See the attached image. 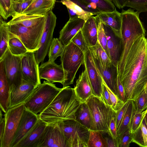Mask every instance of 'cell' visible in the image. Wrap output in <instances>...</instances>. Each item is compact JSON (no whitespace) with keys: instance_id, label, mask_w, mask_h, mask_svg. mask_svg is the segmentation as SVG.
<instances>
[{"instance_id":"obj_1","label":"cell","mask_w":147,"mask_h":147,"mask_svg":"<svg viewBox=\"0 0 147 147\" xmlns=\"http://www.w3.org/2000/svg\"><path fill=\"white\" fill-rule=\"evenodd\" d=\"M117 67L126 100L136 102L147 84V40L145 35L134 36L126 43Z\"/></svg>"},{"instance_id":"obj_2","label":"cell","mask_w":147,"mask_h":147,"mask_svg":"<svg viewBox=\"0 0 147 147\" xmlns=\"http://www.w3.org/2000/svg\"><path fill=\"white\" fill-rule=\"evenodd\" d=\"M82 103L74 88L63 87L48 107L39 114V118L48 124L75 119V113Z\"/></svg>"},{"instance_id":"obj_3","label":"cell","mask_w":147,"mask_h":147,"mask_svg":"<svg viewBox=\"0 0 147 147\" xmlns=\"http://www.w3.org/2000/svg\"><path fill=\"white\" fill-rule=\"evenodd\" d=\"M62 89L53 83L44 81L35 88L24 103L25 108L35 114H40L48 107Z\"/></svg>"},{"instance_id":"obj_4","label":"cell","mask_w":147,"mask_h":147,"mask_svg":"<svg viewBox=\"0 0 147 147\" xmlns=\"http://www.w3.org/2000/svg\"><path fill=\"white\" fill-rule=\"evenodd\" d=\"M90 111L91 124L90 130L108 132L111 119L116 112L100 98L92 95L86 102Z\"/></svg>"},{"instance_id":"obj_5","label":"cell","mask_w":147,"mask_h":147,"mask_svg":"<svg viewBox=\"0 0 147 147\" xmlns=\"http://www.w3.org/2000/svg\"><path fill=\"white\" fill-rule=\"evenodd\" d=\"M61 65L66 74L63 87L73 84L76 73L82 65H84V53L76 45L70 41L65 46L61 57Z\"/></svg>"},{"instance_id":"obj_6","label":"cell","mask_w":147,"mask_h":147,"mask_svg":"<svg viewBox=\"0 0 147 147\" xmlns=\"http://www.w3.org/2000/svg\"><path fill=\"white\" fill-rule=\"evenodd\" d=\"M45 21L46 19L37 26L32 27L8 22L10 36L18 37L28 51L34 52L40 47Z\"/></svg>"},{"instance_id":"obj_7","label":"cell","mask_w":147,"mask_h":147,"mask_svg":"<svg viewBox=\"0 0 147 147\" xmlns=\"http://www.w3.org/2000/svg\"><path fill=\"white\" fill-rule=\"evenodd\" d=\"M63 134L68 147H88L90 130L74 119L57 123Z\"/></svg>"},{"instance_id":"obj_8","label":"cell","mask_w":147,"mask_h":147,"mask_svg":"<svg viewBox=\"0 0 147 147\" xmlns=\"http://www.w3.org/2000/svg\"><path fill=\"white\" fill-rule=\"evenodd\" d=\"M120 30L122 49L126 44L132 38L145 34V30L139 17L140 13L134 10L129 9H122Z\"/></svg>"},{"instance_id":"obj_9","label":"cell","mask_w":147,"mask_h":147,"mask_svg":"<svg viewBox=\"0 0 147 147\" xmlns=\"http://www.w3.org/2000/svg\"><path fill=\"white\" fill-rule=\"evenodd\" d=\"M22 56L13 54L8 47L3 57L0 60L3 62L10 91L19 86L23 80L21 63Z\"/></svg>"},{"instance_id":"obj_10","label":"cell","mask_w":147,"mask_h":147,"mask_svg":"<svg viewBox=\"0 0 147 147\" xmlns=\"http://www.w3.org/2000/svg\"><path fill=\"white\" fill-rule=\"evenodd\" d=\"M24 109V103L9 108L4 114L5 127L0 147H10Z\"/></svg>"},{"instance_id":"obj_11","label":"cell","mask_w":147,"mask_h":147,"mask_svg":"<svg viewBox=\"0 0 147 147\" xmlns=\"http://www.w3.org/2000/svg\"><path fill=\"white\" fill-rule=\"evenodd\" d=\"M45 16V23L40 41V47L34 52L36 59L38 64L44 60L48 52L53 39V33L56 24L57 17L52 10L49 11Z\"/></svg>"},{"instance_id":"obj_12","label":"cell","mask_w":147,"mask_h":147,"mask_svg":"<svg viewBox=\"0 0 147 147\" xmlns=\"http://www.w3.org/2000/svg\"><path fill=\"white\" fill-rule=\"evenodd\" d=\"M21 63L23 79L36 87L40 84L39 64L36 59L34 52L28 51L22 55Z\"/></svg>"},{"instance_id":"obj_13","label":"cell","mask_w":147,"mask_h":147,"mask_svg":"<svg viewBox=\"0 0 147 147\" xmlns=\"http://www.w3.org/2000/svg\"><path fill=\"white\" fill-rule=\"evenodd\" d=\"M68 147L67 142L57 123L48 124L38 147Z\"/></svg>"},{"instance_id":"obj_14","label":"cell","mask_w":147,"mask_h":147,"mask_svg":"<svg viewBox=\"0 0 147 147\" xmlns=\"http://www.w3.org/2000/svg\"><path fill=\"white\" fill-rule=\"evenodd\" d=\"M102 24L107 38L108 56L112 63L117 66L122 51L120 30H116L106 24Z\"/></svg>"},{"instance_id":"obj_15","label":"cell","mask_w":147,"mask_h":147,"mask_svg":"<svg viewBox=\"0 0 147 147\" xmlns=\"http://www.w3.org/2000/svg\"><path fill=\"white\" fill-rule=\"evenodd\" d=\"M84 55L85 69L92 88L93 94L100 98L103 90V80L96 68L89 49L84 53Z\"/></svg>"},{"instance_id":"obj_16","label":"cell","mask_w":147,"mask_h":147,"mask_svg":"<svg viewBox=\"0 0 147 147\" xmlns=\"http://www.w3.org/2000/svg\"><path fill=\"white\" fill-rule=\"evenodd\" d=\"M40 79L52 82H58L63 85L66 80V74L61 65L55 61H48L41 64L39 67Z\"/></svg>"},{"instance_id":"obj_17","label":"cell","mask_w":147,"mask_h":147,"mask_svg":"<svg viewBox=\"0 0 147 147\" xmlns=\"http://www.w3.org/2000/svg\"><path fill=\"white\" fill-rule=\"evenodd\" d=\"M40 119L39 114H35L24 108L10 147H15Z\"/></svg>"},{"instance_id":"obj_18","label":"cell","mask_w":147,"mask_h":147,"mask_svg":"<svg viewBox=\"0 0 147 147\" xmlns=\"http://www.w3.org/2000/svg\"><path fill=\"white\" fill-rule=\"evenodd\" d=\"M92 56L96 68L103 82L117 96L118 76L117 66L112 63L109 66L103 67L98 59L92 55Z\"/></svg>"},{"instance_id":"obj_19","label":"cell","mask_w":147,"mask_h":147,"mask_svg":"<svg viewBox=\"0 0 147 147\" xmlns=\"http://www.w3.org/2000/svg\"><path fill=\"white\" fill-rule=\"evenodd\" d=\"M60 2L67 8L73 10L80 18L85 21L90 16L100 13L94 6L81 0H61Z\"/></svg>"},{"instance_id":"obj_20","label":"cell","mask_w":147,"mask_h":147,"mask_svg":"<svg viewBox=\"0 0 147 147\" xmlns=\"http://www.w3.org/2000/svg\"><path fill=\"white\" fill-rule=\"evenodd\" d=\"M47 125L40 119L15 147H38L41 137Z\"/></svg>"},{"instance_id":"obj_21","label":"cell","mask_w":147,"mask_h":147,"mask_svg":"<svg viewBox=\"0 0 147 147\" xmlns=\"http://www.w3.org/2000/svg\"><path fill=\"white\" fill-rule=\"evenodd\" d=\"M36 87L23 79L20 84L10 91L9 108L24 103Z\"/></svg>"},{"instance_id":"obj_22","label":"cell","mask_w":147,"mask_h":147,"mask_svg":"<svg viewBox=\"0 0 147 147\" xmlns=\"http://www.w3.org/2000/svg\"><path fill=\"white\" fill-rule=\"evenodd\" d=\"M80 18L69 19L59 32L58 38L63 45H67L73 38L82 28L85 22Z\"/></svg>"},{"instance_id":"obj_23","label":"cell","mask_w":147,"mask_h":147,"mask_svg":"<svg viewBox=\"0 0 147 147\" xmlns=\"http://www.w3.org/2000/svg\"><path fill=\"white\" fill-rule=\"evenodd\" d=\"M10 88L4 69L3 63L0 61V107L6 113L10 107Z\"/></svg>"},{"instance_id":"obj_24","label":"cell","mask_w":147,"mask_h":147,"mask_svg":"<svg viewBox=\"0 0 147 147\" xmlns=\"http://www.w3.org/2000/svg\"><path fill=\"white\" fill-rule=\"evenodd\" d=\"M74 89L76 96L82 102H85L93 95L92 88L85 69L79 76Z\"/></svg>"},{"instance_id":"obj_25","label":"cell","mask_w":147,"mask_h":147,"mask_svg":"<svg viewBox=\"0 0 147 147\" xmlns=\"http://www.w3.org/2000/svg\"><path fill=\"white\" fill-rule=\"evenodd\" d=\"M88 47L95 45L98 42L97 27L95 16H90L86 21L81 29Z\"/></svg>"},{"instance_id":"obj_26","label":"cell","mask_w":147,"mask_h":147,"mask_svg":"<svg viewBox=\"0 0 147 147\" xmlns=\"http://www.w3.org/2000/svg\"><path fill=\"white\" fill-rule=\"evenodd\" d=\"M56 0H33L22 14L45 16L54 7Z\"/></svg>"},{"instance_id":"obj_27","label":"cell","mask_w":147,"mask_h":147,"mask_svg":"<svg viewBox=\"0 0 147 147\" xmlns=\"http://www.w3.org/2000/svg\"><path fill=\"white\" fill-rule=\"evenodd\" d=\"M96 16L102 23L116 30H120L122 22L121 13L117 10L116 7L113 11L101 13Z\"/></svg>"},{"instance_id":"obj_28","label":"cell","mask_w":147,"mask_h":147,"mask_svg":"<svg viewBox=\"0 0 147 147\" xmlns=\"http://www.w3.org/2000/svg\"><path fill=\"white\" fill-rule=\"evenodd\" d=\"M46 16L22 14L12 17L8 22L18 24L27 27L36 26L45 20Z\"/></svg>"},{"instance_id":"obj_29","label":"cell","mask_w":147,"mask_h":147,"mask_svg":"<svg viewBox=\"0 0 147 147\" xmlns=\"http://www.w3.org/2000/svg\"><path fill=\"white\" fill-rule=\"evenodd\" d=\"M136 111L135 102L132 100H129L121 123L117 131V137L130 129L132 120Z\"/></svg>"},{"instance_id":"obj_30","label":"cell","mask_w":147,"mask_h":147,"mask_svg":"<svg viewBox=\"0 0 147 147\" xmlns=\"http://www.w3.org/2000/svg\"><path fill=\"white\" fill-rule=\"evenodd\" d=\"M75 119L89 130L91 124V117L86 102H82L76 111Z\"/></svg>"},{"instance_id":"obj_31","label":"cell","mask_w":147,"mask_h":147,"mask_svg":"<svg viewBox=\"0 0 147 147\" xmlns=\"http://www.w3.org/2000/svg\"><path fill=\"white\" fill-rule=\"evenodd\" d=\"M0 60L3 57L8 47L10 32L8 25L2 17L0 18Z\"/></svg>"},{"instance_id":"obj_32","label":"cell","mask_w":147,"mask_h":147,"mask_svg":"<svg viewBox=\"0 0 147 147\" xmlns=\"http://www.w3.org/2000/svg\"><path fill=\"white\" fill-rule=\"evenodd\" d=\"M132 142L141 147H147V127L144 117L139 127L132 133Z\"/></svg>"},{"instance_id":"obj_33","label":"cell","mask_w":147,"mask_h":147,"mask_svg":"<svg viewBox=\"0 0 147 147\" xmlns=\"http://www.w3.org/2000/svg\"><path fill=\"white\" fill-rule=\"evenodd\" d=\"M88 48L92 55L98 59L103 67L109 66L112 64L107 53L98 42L95 45Z\"/></svg>"},{"instance_id":"obj_34","label":"cell","mask_w":147,"mask_h":147,"mask_svg":"<svg viewBox=\"0 0 147 147\" xmlns=\"http://www.w3.org/2000/svg\"><path fill=\"white\" fill-rule=\"evenodd\" d=\"M65 46L62 44L58 38H53L48 51V61H55L58 57H61L64 51Z\"/></svg>"},{"instance_id":"obj_35","label":"cell","mask_w":147,"mask_h":147,"mask_svg":"<svg viewBox=\"0 0 147 147\" xmlns=\"http://www.w3.org/2000/svg\"><path fill=\"white\" fill-rule=\"evenodd\" d=\"M9 48L11 53L15 55H22L28 51L20 38L15 36H10Z\"/></svg>"},{"instance_id":"obj_36","label":"cell","mask_w":147,"mask_h":147,"mask_svg":"<svg viewBox=\"0 0 147 147\" xmlns=\"http://www.w3.org/2000/svg\"><path fill=\"white\" fill-rule=\"evenodd\" d=\"M87 146L107 147V145L105 139L101 132L90 130Z\"/></svg>"},{"instance_id":"obj_37","label":"cell","mask_w":147,"mask_h":147,"mask_svg":"<svg viewBox=\"0 0 147 147\" xmlns=\"http://www.w3.org/2000/svg\"><path fill=\"white\" fill-rule=\"evenodd\" d=\"M95 7L101 13L113 11L115 6L111 0H81Z\"/></svg>"},{"instance_id":"obj_38","label":"cell","mask_w":147,"mask_h":147,"mask_svg":"<svg viewBox=\"0 0 147 147\" xmlns=\"http://www.w3.org/2000/svg\"><path fill=\"white\" fill-rule=\"evenodd\" d=\"M12 0H0V15L4 20L15 16Z\"/></svg>"},{"instance_id":"obj_39","label":"cell","mask_w":147,"mask_h":147,"mask_svg":"<svg viewBox=\"0 0 147 147\" xmlns=\"http://www.w3.org/2000/svg\"><path fill=\"white\" fill-rule=\"evenodd\" d=\"M97 27L98 42L100 45L108 56L107 36L102 23L96 16H95Z\"/></svg>"},{"instance_id":"obj_40","label":"cell","mask_w":147,"mask_h":147,"mask_svg":"<svg viewBox=\"0 0 147 147\" xmlns=\"http://www.w3.org/2000/svg\"><path fill=\"white\" fill-rule=\"evenodd\" d=\"M125 7H131L140 13L147 11V0H127Z\"/></svg>"},{"instance_id":"obj_41","label":"cell","mask_w":147,"mask_h":147,"mask_svg":"<svg viewBox=\"0 0 147 147\" xmlns=\"http://www.w3.org/2000/svg\"><path fill=\"white\" fill-rule=\"evenodd\" d=\"M71 41L78 47L84 53L89 49L81 29L73 38Z\"/></svg>"},{"instance_id":"obj_42","label":"cell","mask_w":147,"mask_h":147,"mask_svg":"<svg viewBox=\"0 0 147 147\" xmlns=\"http://www.w3.org/2000/svg\"><path fill=\"white\" fill-rule=\"evenodd\" d=\"M117 147H128L132 142V134L130 129L117 137Z\"/></svg>"},{"instance_id":"obj_43","label":"cell","mask_w":147,"mask_h":147,"mask_svg":"<svg viewBox=\"0 0 147 147\" xmlns=\"http://www.w3.org/2000/svg\"><path fill=\"white\" fill-rule=\"evenodd\" d=\"M136 113L142 112L147 109V94L145 89L135 102Z\"/></svg>"},{"instance_id":"obj_44","label":"cell","mask_w":147,"mask_h":147,"mask_svg":"<svg viewBox=\"0 0 147 147\" xmlns=\"http://www.w3.org/2000/svg\"><path fill=\"white\" fill-rule=\"evenodd\" d=\"M147 112V109L143 111L138 113H136L132 118L130 130L132 133L138 128L141 123Z\"/></svg>"},{"instance_id":"obj_45","label":"cell","mask_w":147,"mask_h":147,"mask_svg":"<svg viewBox=\"0 0 147 147\" xmlns=\"http://www.w3.org/2000/svg\"><path fill=\"white\" fill-rule=\"evenodd\" d=\"M106 86L112 104V108L115 111L117 112L122 107L125 102L120 100L116 95Z\"/></svg>"},{"instance_id":"obj_46","label":"cell","mask_w":147,"mask_h":147,"mask_svg":"<svg viewBox=\"0 0 147 147\" xmlns=\"http://www.w3.org/2000/svg\"><path fill=\"white\" fill-rule=\"evenodd\" d=\"M33 1L31 0L21 2H13V8L15 13L14 16L22 14Z\"/></svg>"},{"instance_id":"obj_47","label":"cell","mask_w":147,"mask_h":147,"mask_svg":"<svg viewBox=\"0 0 147 147\" xmlns=\"http://www.w3.org/2000/svg\"><path fill=\"white\" fill-rule=\"evenodd\" d=\"M129 100H127L122 107L116 112L115 120L117 131L121 125L128 104Z\"/></svg>"},{"instance_id":"obj_48","label":"cell","mask_w":147,"mask_h":147,"mask_svg":"<svg viewBox=\"0 0 147 147\" xmlns=\"http://www.w3.org/2000/svg\"><path fill=\"white\" fill-rule=\"evenodd\" d=\"M116 115L113 116L111 119L109 131L107 132L113 138L117 139V134L116 123Z\"/></svg>"},{"instance_id":"obj_49","label":"cell","mask_w":147,"mask_h":147,"mask_svg":"<svg viewBox=\"0 0 147 147\" xmlns=\"http://www.w3.org/2000/svg\"><path fill=\"white\" fill-rule=\"evenodd\" d=\"M100 98L106 104L112 107V104L110 100L109 94L107 86L103 82V90Z\"/></svg>"},{"instance_id":"obj_50","label":"cell","mask_w":147,"mask_h":147,"mask_svg":"<svg viewBox=\"0 0 147 147\" xmlns=\"http://www.w3.org/2000/svg\"><path fill=\"white\" fill-rule=\"evenodd\" d=\"M117 96L120 100L124 102L127 100L125 97L123 86L120 80L119 76L117 80Z\"/></svg>"},{"instance_id":"obj_51","label":"cell","mask_w":147,"mask_h":147,"mask_svg":"<svg viewBox=\"0 0 147 147\" xmlns=\"http://www.w3.org/2000/svg\"><path fill=\"white\" fill-rule=\"evenodd\" d=\"M103 136L107 143V147H117V139L113 138L107 132V135Z\"/></svg>"},{"instance_id":"obj_52","label":"cell","mask_w":147,"mask_h":147,"mask_svg":"<svg viewBox=\"0 0 147 147\" xmlns=\"http://www.w3.org/2000/svg\"><path fill=\"white\" fill-rule=\"evenodd\" d=\"M5 127V121L4 117L0 118V142L3 138Z\"/></svg>"},{"instance_id":"obj_53","label":"cell","mask_w":147,"mask_h":147,"mask_svg":"<svg viewBox=\"0 0 147 147\" xmlns=\"http://www.w3.org/2000/svg\"><path fill=\"white\" fill-rule=\"evenodd\" d=\"M115 6L119 9H123L125 7L127 0H111Z\"/></svg>"},{"instance_id":"obj_54","label":"cell","mask_w":147,"mask_h":147,"mask_svg":"<svg viewBox=\"0 0 147 147\" xmlns=\"http://www.w3.org/2000/svg\"><path fill=\"white\" fill-rule=\"evenodd\" d=\"M67 9L69 14V19H72L78 18H80L77 13L73 10L69 8H67Z\"/></svg>"},{"instance_id":"obj_55","label":"cell","mask_w":147,"mask_h":147,"mask_svg":"<svg viewBox=\"0 0 147 147\" xmlns=\"http://www.w3.org/2000/svg\"><path fill=\"white\" fill-rule=\"evenodd\" d=\"M144 119L146 123V124L147 127V112L146 113L144 117Z\"/></svg>"},{"instance_id":"obj_56","label":"cell","mask_w":147,"mask_h":147,"mask_svg":"<svg viewBox=\"0 0 147 147\" xmlns=\"http://www.w3.org/2000/svg\"><path fill=\"white\" fill-rule=\"evenodd\" d=\"M13 2H21L24 1V0H12Z\"/></svg>"},{"instance_id":"obj_57","label":"cell","mask_w":147,"mask_h":147,"mask_svg":"<svg viewBox=\"0 0 147 147\" xmlns=\"http://www.w3.org/2000/svg\"><path fill=\"white\" fill-rule=\"evenodd\" d=\"M145 91L146 92V93L147 94V84H146L145 88Z\"/></svg>"},{"instance_id":"obj_58","label":"cell","mask_w":147,"mask_h":147,"mask_svg":"<svg viewBox=\"0 0 147 147\" xmlns=\"http://www.w3.org/2000/svg\"><path fill=\"white\" fill-rule=\"evenodd\" d=\"M29 0H24V1H29Z\"/></svg>"},{"instance_id":"obj_59","label":"cell","mask_w":147,"mask_h":147,"mask_svg":"<svg viewBox=\"0 0 147 147\" xmlns=\"http://www.w3.org/2000/svg\"><path fill=\"white\" fill-rule=\"evenodd\" d=\"M146 35H147V33H146Z\"/></svg>"}]
</instances>
